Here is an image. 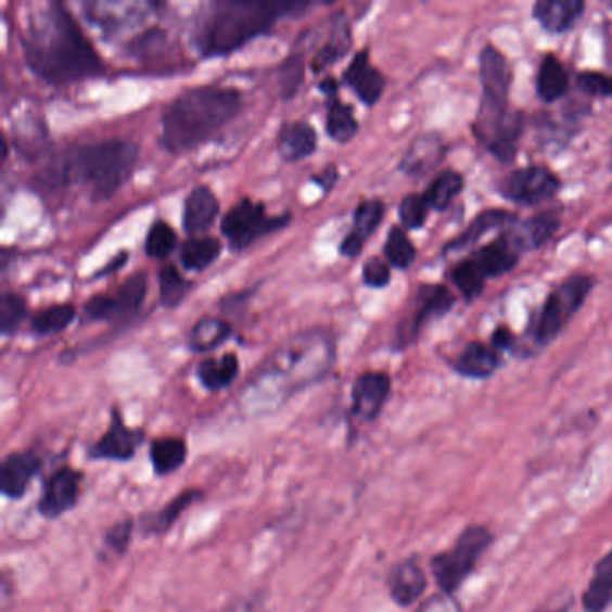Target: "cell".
Listing matches in <instances>:
<instances>
[{
    "label": "cell",
    "mask_w": 612,
    "mask_h": 612,
    "mask_svg": "<svg viewBox=\"0 0 612 612\" xmlns=\"http://www.w3.org/2000/svg\"><path fill=\"white\" fill-rule=\"evenodd\" d=\"M22 52L33 74L49 85L101 78L104 63L78 22L60 2L29 5Z\"/></svg>",
    "instance_id": "cell-1"
},
{
    "label": "cell",
    "mask_w": 612,
    "mask_h": 612,
    "mask_svg": "<svg viewBox=\"0 0 612 612\" xmlns=\"http://www.w3.org/2000/svg\"><path fill=\"white\" fill-rule=\"evenodd\" d=\"M336 358L328 332H304L291 337L243 392V408L252 416H265L284 405L291 395L320 383L331 372Z\"/></svg>",
    "instance_id": "cell-2"
},
{
    "label": "cell",
    "mask_w": 612,
    "mask_h": 612,
    "mask_svg": "<svg viewBox=\"0 0 612 612\" xmlns=\"http://www.w3.org/2000/svg\"><path fill=\"white\" fill-rule=\"evenodd\" d=\"M311 4H271L224 0L208 4L192 26L191 42L202 58H224L271 31L288 15H301Z\"/></svg>",
    "instance_id": "cell-3"
},
{
    "label": "cell",
    "mask_w": 612,
    "mask_h": 612,
    "mask_svg": "<svg viewBox=\"0 0 612 612\" xmlns=\"http://www.w3.org/2000/svg\"><path fill=\"white\" fill-rule=\"evenodd\" d=\"M243 94L230 87H192L167 104L161 119V145L186 153L211 141L243 110Z\"/></svg>",
    "instance_id": "cell-4"
},
{
    "label": "cell",
    "mask_w": 612,
    "mask_h": 612,
    "mask_svg": "<svg viewBox=\"0 0 612 612\" xmlns=\"http://www.w3.org/2000/svg\"><path fill=\"white\" fill-rule=\"evenodd\" d=\"M139 145L130 141L92 142L68 148L49 171L52 182L81 186L94 202H106L130 180Z\"/></svg>",
    "instance_id": "cell-5"
},
{
    "label": "cell",
    "mask_w": 612,
    "mask_h": 612,
    "mask_svg": "<svg viewBox=\"0 0 612 612\" xmlns=\"http://www.w3.org/2000/svg\"><path fill=\"white\" fill-rule=\"evenodd\" d=\"M480 78L483 85L482 104L476 120V136L485 142L503 125L510 89V68L503 54L487 46L480 54Z\"/></svg>",
    "instance_id": "cell-6"
},
{
    "label": "cell",
    "mask_w": 612,
    "mask_h": 612,
    "mask_svg": "<svg viewBox=\"0 0 612 612\" xmlns=\"http://www.w3.org/2000/svg\"><path fill=\"white\" fill-rule=\"evenodd\" d=\"M494 535L482 524H472L458 535L457 543L451 550L442 551L431 559V571L435 576L441 592L452 595L462 587L463 582L471 575L483 553L493 545Z\"/></svg>",
    "instance_id": "cell-7"
},
{
    "label": "cell",
    "mask_w": 612,
    "mask_h": 612,
    "mask_svg": "<svg viewBox=\"0 0 612 612\" xmlns=\"http://www.w3.org/2000/svg\"><path fill=\"white\" fill-rule=\"evenodd\" d=\"M290 221V213L271 216L263 203L243 197L221 219V234L229 241L230 248L241 252L252 246L255 241L284 229Z\"/></svg>",
    "instance_id": "cell-8"
},
{
    "label": "cell",
    "mask_w": 612,
    "mask_h": 612,
    "mask_svg": "<svg viewBox=\"0 0 612 612\" xmlns=\"http://www.w3.org/2000/svg\"><path fill=\"white\" fill-rule=\"evenodd\" d=\"M592 284L595 281L591 277L573 276L551 291L535 329V336L540 345L550 343L561 334L565 323L570 322L571 317L581 309L589 291L592 290Z\"/></svg>",
    "instance_id": "cell-9"
},
{
    "label": "cell",
    "mask_w": 612,
    "mask_h": 612,
    "mask_svg": "<svg viewBox=\"0 0 612 612\" xmlns=\"http://www.w3.org/2000/svg\"><path fill=\"white\" fill-rule=\"evenodd\" d=\"M148 295V276L137 271L128 277L119 290L112 295H95L87 301L84 315L89 322H114L119 318H130L141 311Z\"/></svg>",
    "instance_id": "cell-10"
},
{
    "label": "cell",
    "mask_w": 612,
    "mask_h": 612,
    "mask_svg": "<svg viewBox=\"0 0 612 612\" xmlns=\"http://www.w3.org/2000/svg\"><path fill=\"white\" fill-rule=\"evenodd\" d=\"M559 188H561L559 178L550 169L537 166L510 173L499 183V192L507 200L526 205L550 200L559 192Z\"/></svg>",
    "instance_id": "cell-11"
},
{
    "label": "cell",
    "mask_w": 612,
    "mask_h": 612,
    "mask_svg": "<svg viewBox=\"0 0 612 612\" xmlns=\"http://www.w3.org/2000/svg\"><path fill=\"white\" fill-rule=\"evenodd\" d=\"M142 441L144 433L126 425L119 408H112L109 430L90 446L89 457L92 460H109V462H130L131 458H136Z\"/></svg>",
    "instance_id": "cell-12"
},
{
    "label": "cell",
    "mask_w": 612,
    "mask_h": 612,
    "mask_svg": "<svg viewBox=\"0 0 612 612\" xmlns=\"http://www.w3.org/2000/svg\"><path fill=\"white\" fill-rule=\"evenodd\" d=\"M84 490V472L78 469H56L46 482L42 498L38 501V512L48 519L62 518L78 505Z\"/></svg>",
    "instance_id": "cell-13"
},
{
    "label": "cell",
    "mask_w": 612,
    "mask_h": 612,
    "mask_svg": "<svg viewBox=\"0 0 612 612\" xmlns=\"http://www.w3.org/2000/svg\"><path fill=\"white\" fill-rule=\"evenodd\" d=\"M392 379L384 372H365L354 381L350 416L359 424L378 419L388 400Z\"/></svg>",
    "instance_id": "cell-14"
},
{
    "label": "cell",
    "mask_w": 612,
    "mask_h": 612,
    "mask_svg": "<svg viewBox=\"0 0 612 612\" xmlns=\"http://www.w3.org/2000/svg\"><path fill=\"white\" fill-rule=\"evenodd\" d=\"M42 469V458L33 451H13L0 463V493L5 498L22 499Z\"/></svg>",
    "instance_id": "cell-15"
},
{
    "label": "cell",
    "mask_w": 612,
    "mask_h": 612,
    "mask_svg": "<svg viewBox=\"0 0 612 612\" xmlns=\"http://www.w3.org/2000/svg\"><path fill=\"white\" fill-rule=\"evenodd\" d=\"M343 84L348 89H353L354 94L358 95L361 103L367 106H374L386 87V78L383 73L370 63L369 49L356 52L353 62L343 73Z\"/></svg>",
    "instance_id": "cell-16"
},
{
    "label": "cell",
    "mask_w": 612,
    "mask_h": 612,
    "mask_svg": "<svg viewBox=\"0 0 612 612\" xmlns=\"http://www.w3.org/2000/svg\"><path fill=\"white\" fill-rule=\"evenodd\" d=\"M219 216V200L213 189L196 186L189 192L183 203V230L192 238L202 235L213 227Z\"/></svg>",
    "instance_id": "cell-17"
},
{
    "label": "cell",
    "mask_w": 612,
    "mask_h": 612,
    "mask_svg": "<svg viewBox=\"0 0 612 612\" xmlns=\"http://www.w3.org/2000/svg\"><path fill=\"white\" fill-rule=\"evenodd\" d=\"M153 4H128V2H92L85 5V16L104 31L120 33L125 27L136 26Z\"/></svg>",
    "instance_id": "cell-18"
},
{
    "label": "cell",
    "mask_w": 612,
    "mask_h": 612,
    "mask_svg": "<svg viewBox=\"0 0 612 612\" xmlns=\"http://www.w3.org/2000/svg\"><path fill=\"white\" fill-rule=\"evenodd\" d=\"M318 150L317 130L307 120H290L277 133V151L284 162L306 161Z\"/></svg>",
    "instance_id": "cell-19"
},
{
    "label": "cell",
    "mask_w": 612,
    "mask_h": 612,
    "mask_svg": "<svg viewBox=\"0 0 612 612\" xmlns=\"http://www.w3.org/2000/svg\"><path fill=\"white\" fill-rule=\"evenodd\" d=\"M390 597L400 608H410L425 591V573L417 559H406L388 575Z\"/></svg>",
    "instance_id": "cell-20"
},
{
    "label": "cell",
    "mask_w": 612,
    "mask_h": 612,
    "mask_svg": "<svg viewBox=\"0 0 612 612\" xmlns=\"http://www.w3.org/2000/svg\"><path fill=\"white\" fill-rule=\"evenodd\" d=\"M518 244L510 234L499 235L496 241L483 246L480 252L472 255L471 259L476 265L477 270L482 273L483 279L488 277H499L509 273L519 259Z\"/></svg>",
    "instance_id": "cell-21"
},
{
    "label": "cell",
    "mask_w": 612,
    "mask_h": 612,
    "mask_svg": "<svg viewBox=\"0 0 612 612\" xmlns=\"http://www.w3.org/2000/svg\"><path fill=\"white\" fill-rule=\"evenodd\" d=\"M331 35L328 42L318 49L317 54L313 58L311 68L315 74H322L331 68L334 63L340 62L342 58L347 56L348 51L353 48V33L348 26L347 16L337 13L331 22Z\"/></svg>",
    "instance_id": "cell-22"
},
{
    "label": "cell",
    "mask_w": 612,
    "mask_h": 612,
    "mask_svg": "<svg viewBox=\"0 0 612 612\" xmlns=\"http://www.w3.org/2000/svg\"><path fill=\"white\" fill-rule=\"evenodd\" d=\"M452 307L451 291L444 285H428L422 288L417 301V309L411 318L408 331L405 332V340H413L417 332L421 331L422 326L430 322L431 318H441Z\"/></svg>",
    "instance_id": "cell-23"
},
{
    "label": "cell",
    "mask_w": 612,
    "mask_h": 612,
    "mask_svg": "<svg viewBox=\"0 0 612 612\" xmlns=\"http://www.w3.org/2000/svg\"><path fill=\"white\" fill-rule=\"evenodd\" d=\"M202 498L203 493L200 488L182 490L177 498L164 505L158 512H153V514L142 518V534L148 535V537L166 534L175 526L178 519L182 518L183 512L191 509L192 505Z\"/></svg>",
    "instance_id": "cell-24"
},
{
    "label": "cell",
    "mask_w": 612,
    "mask_h": 612,
    "mask_svg": "<svg viewBox=\"0 0 612 612\" xmlns=\"http://www.w3.org/2000/svg\"><path fill=\"white\" fill-rule=\"evenodd\" d=\"M442 153H444V144H442L441 137L435 133H424V136L417 137L416 141L411 142L410 148L406 150L400 161V169L411 177H421L442 161Z\"/></svg>",
    "instance_id": "cell-25"
},
{
    "label": "cell",
    "mask_w": 612,
    "mask_h": 612,
    "mask_svg": "<svg viewBox=\"0 0 612 612\" xmlns=\"http://www.w3.org/2000/svg\"><path fill=\"white\" fill-rule=\"evenodd\" d=\"M586 4L582 0H540L534 15L548 31L561 33L575 24Z\"/></svg>",
    "instance_id": "cell-26"
},
{
    "label": "cell",
    "mask_w": 612,
    "mask_h": 612,
    "mask_svg": "<svg viewBox=\"0 0 612 612\" xmlns=\"http://www.w3.org/2000/svg\"><path fill=\"white\" fill-rule=\"evenodd\" d=\"M582 603L586 612H605L612 605V550L595 565Z\"/></svg>",
    "instance_id": "cell-27"
},
{
    "label": "cell",
    "mask_w": 612,
    "mask_h": 612,
    "mask_svg": "<svg viewBox=\"0 0 612 612\" xmlns=\"http://www.w3.org/2000/svg\"><path fill=\"white\" fill-rule=\"evenodd\" d=\"M150 460L158 476H167L182 468L188 460V444L180 436L156 438L150 447Z\"/></svg>",
    "instance_id": "cell-28"
},
{
    "label": "cell",
    "mask_w": 612,
    "mask_h": 612,
    "mask_svg": "<svg viewBox=\"0 0 612 612\" xmlns=\"http://www.w3.org/2000/svg\"><path fill=\"white\" fill-rule=\"evenodd\" d=\"M232 336V328L224 318L205 317L194 323L188 336V345L192 353H211L221 347Z\"/></svg>",
    "instance_id": "cell-29"
},
{
    "label": "cell",
    "mask_w": 612,
    "mask_h": 612,
    "mask_svg": "<svg viewBox=\"0 0 612 612\" xmlns=\"http://www.w3.org/2000/svg\"><path fill=\"white\" fill-rule=\"evenodd\" d=\"M499 367V356L496 348L483 345V343H469L463 353L458 356L455 369L468 378H488Z\"/></svg>",
    "instance_id": "cell-30"
},
{
    "label": "cell",
    "mask_w": 612,
    "mask_h": 612,
    "mask_svg": "<svg viewBox=\"0 0 612 612\" xmlns=\"http://www.w3.org/2000/svg\"><path fill=\"white\" fill-rule=\"evenodd\" d=\"M224 244L213 235H196L180 246V263L189 271L207 270L221 255Z\"/></svg>",
    "instance_id": "cell-31"
},
{
    "label": "cell",
    "mask_w": 612,
    "mask_h": 612,
    "mask_svg": "<svg viewBox=\"0 0 612 612\" xmlns=\"http://www.w3.org/2000/svg\"><path fill=\"white\" fill-rule=\"evenodd\" d=\"M239 374V359L234 353H227L219 358L203 359L197 365L200 383L211 392H219L234 383Z\"/></svg>",
    "instance_id": "cell-32"
},
{
    "label": "cell",
    "mask_w": 612,
    "mask_h": 612,
    "mask_svg": "<svg viewBox=\"0 0 612 612\" xmlns=\"http://www.w3.org/2000/svg\"><path fill=\"white\" fill-rule=\"evenodd\" d=\"M561 225V219L553 213L540 214L535 218L524 221L519 229L510 230L509 234L514 239L519 250H532L543 244L556 234Z\"/></svg>",
    "instance_id": "cell-33"
},
{
    "label": "cell",
    "mask_w": 612,
    "mask_h": 612,
    "mask_svg": "<svg viewBox=\"0 0 612 612\" xmlns=\"http://www.w3.org/2000/svg\"><path fill=\"white\" fill-rule=\"evenodd\" d=\"M359 130V123L354 115L350 104H345L340 99L332 98L328 104L326 115V131L332 141L337 144H347L353 141Z\"/></svg>",
    "instance_id": "cell-34"
},
{
    "label": "cell",
    "mask_w": 612,
    "mask_h": 612,
    "mask_svg": "<svg viewBox=\"0 0 612 612\" xmlns=\"http://www.w3.org/2000/svg\"><path fill=\"white\" fill-rule=\"evenodd\" d=\"M568 81L570 79H568V73L561 60L553 54H548L540 63L539 73H537V94L546 103L557 101L565 94Z\"/></svg>",
    "instance_id": "cell-35"
},
{
    "label": "cell",
    "mask_w": 612,
    "mask_h": 612,
    "mask_svg": "<svg viewBox=\"0 0 612 612\" xmlns=\"http://www.w3.org/2000/svg\"><path fill=\"white\" fill-rule=\"evenodd\" d=\"M76 307L73 304H54V306L38 309L31 318V332L37 336H51L74 322Z\"/></svg>",
    "instance_id": "cell-36"
},
{
    "label": "cell",
    "mask_w": 612,
    "mask_h": 612,
    "mask_svg": "<svg viewBox=\"0 0 612 612\" xmlns=\"http://www.w3.org/2000/svg\"><path fill=\"white\" fill-rule=\"evenodd\" d=\"M514 216L507 213V211H485V213L477 214L476 218L472 219L466 232L452 239L451 243L447 244V250L466 248L469 244L476 243L477 239L483 234H487L488 230L499 229L507 224H512Z\"/></svg>",
    "instance_id": "cell-37"
},
{
    "label": "cell",
    "mask_w": 612,
    "mask_h": 612,
    "mask_svg": "<svg viewBox=\"0 0 612 612\" xmlns=\"http://www.w3.org/2000/svg\"><path fill=\"white\" fill-rule=\"evenodd\" d=\"M192 282L177 270V266L167 265L158 271V291H161V304L166 309H175L180 306L191 291Z\"/></svg>",
    "instance_id": "cell-38"
},
{
    "label": "cell",
    "mask_w": 612,
    "mask_h": 612,
    "mask_svg": "<svg viewBox=\"0 0 612 612\" xmlns=\"http://www.w3.org/2000/svg\"><path fill=\"white\" fill-rule=\"evenodd\" d=\"M306 78V67H304V54L302 52H291L285 56L281 67L277 71V84H279V95L284 101H291L298 94L302 84Z\"/></svg>",
    "instance_id": "cell-39"
},
{
    "label": "cell",
    "mask_w": 612,
    "mask_h": 612,
    "mask_svg": "<svg viewBox=\"0 0 612 612\" xmlns=\"http://www.w3.org/2000/svg\"><path fill=\"white\" fill-rule=\"evenodd\" d=\"M463 189V177L457 171H446L438 175V177L433 180L430 189L425 192V202L430 207L436 208V211H444V208L449 207V203L452 202V197L457 196L458 192Z\"/></svg>",
    "instance_id": "cell-40"
},
{
    "label": "cell",
    "mask_w": 612,
    "mask_h": 612,
    "mask_svg": "<svg viewBox=\"0 0 612 612\" xmlns=\"http://www.w3.org/2000/svg\"><path fill=\"white\" fill-rule=\"evenodd\" d=\"M384 255L388 259V265L395 266L399 270H406L413 265L417 250L411 243V239L406 234V230L400 229V227H394L390 230L386 244H384Z\"/></svg>",
    "instance_id": "cell-41"
},
{
    "label": "cell",
    "mask_w": 612,
    "mask_h": 612,
    "mask_svg": "<svg viewBox=\"0 0 612 612\" xmlns=\"http://www.w3.org/2000/svg\"><path fill=\"white\" fill-rule=\"evenodd\" d=\"M178 235L166 221H155L145 235L144 252L151 259H166L177 248Z\"/></svg>",
    "instance_id": "cell-42"
},
{
    "label": "cell",
    "mask_w": 612,
    "mask_h": 612,
    "mask_svg": "<svg viewBox=\"0 0 612 612\" xmlns=\"http://www.w3.org/2000/svg\"><path fill=\"white\" fill-rule=\"evenodd\" d=\"M27 317V304L18 293L5 291L0 296V332L2 336H10Z\"/></svg>",
    "instance_id": "cell-43"
},
{
    "label": "cell",
    "mask_w": 612,
    "mask_h": 612,
    "mask_svg": "<svg viewBox=\"0 0 612 612\" xmlns=\"http://www.w3.org/2000/svg\"><path fill=\"white\" fill-rule=\"evenodd\" d=\"M384 216V203L379 200H367L359 203L354 213V234L367 241L370 235L374 234Z\"/></svg>",
    "instance_id": "cell-44"
},
{
    "label": "cell",
    "mask_w": 612,
    "mask_h": 612,
    "mask_svg": "<svg viewBox=\"0 0 612 612\" xmlns=\"http://www.w3.org/2000/svg\"><path fill=\"white\" fill-rule=\"evenodd\" d=\"M451 279L455 284H457L458 290L462 291L463 296L472 301L476 298L483 291V279L482 273L477 270L476 265L472 263V259L462 260L458 263L451 271Z\"/></svg>",
    "instance_id": "cell-45"
},
{
    "label": "cell",
    "mask_w": 612,
    "mask_h": 612,
    "mask_svg": "<svg viewBox=\"0 0 612 612\" xmlns=\"http://www.w3.org/2000/svg\"><path fill=\"white\" fill-rule=\"evenodd\" d=\"M428 202L422 194H408L399 205V218L406 229H421L428 218Z\"/></svg>",
    "instance_id": "cell-46"
},
{
    "label": "cell",
    "mask_w": 612,
    "mask_h": 612,
    "mask_svg": "<svg viewBox=\"0 0 612 612\" xmlns=\"http://www.w3.org/2000/svg\"><path fill=\"white\" fill-rule=\"evenodd\" d=\"M133 521L125 519L115 523L112 528L104 534V551L112 553V556H125L128 546L131 543V532H133Z\"/></svg>",
    "instance_id": "cell-47"
},
{
    "label": "cell",
    "mask_w": 612,
    "mask_h": 612,
    "mask_svg": "<svg viewBox=\"0 0 612 612\" xmlns=\"http://www.w3.org/2000/svg\"><path fill=\"white\" fill-rule=\"evenodd\" d=\"M578 85L587 94L597 98H609L612 95V76L602 73H582L578 76Z\"/></svg>",
    "instance_id": "cell-48"
},
{
    "label": "cell",
    "mask_w": 612,
    "mask_h": 612,
    "mask_svg": "<svg viewBox=\"0 0 612 612\" xmlns=\"http://www.w3.org/2000/svg\"><path fill=\"white\" fill-rule=\"evenodd\" d=\"M392 279L390 266L381 257H370L364 265V282L370 288H384Z\"/></svg>",
    "instance_id": "cell-49"
},
{
    "label": "cell",
    "mask_w": 612,
    "mask_h": 612,
    "mask_svg": "<svg viewBox=\"0 0 612 612\" xmlns=\"http://www.w3.org/2000/svg\"><path fill=\"white\" fill-rule=\"evenodd\" d=\"M214 612H266L265 598L259 595L234 598L232 602L225 603L224 608Z\"/></svg>",
    "instance_id": "cell-50"
},
{
    "label": "cell",
    "mask_w": 612,
    "mask_h": 612,
    "mask_svg": "<svg viewBox=\"0 0 612 612\" xmlns=\"http://www.w3.org/2000/svg\"><path fill=\"white\" fill-rule=\"evenodd\" d=\"M417 612H462V608L452 595L441 592V595L428 598Z\"/></svg>",
    "instance_id": "cell-51"
},
{
    "label": "cell",
    "mask_w": 612,
    "mask_h": 612,
    "mask_svg": "<svg viewBox=\"0 0 612 612\" xmlns=\"http://www.w3.org/2000/svg\"><path fill=\"white\" fill-rule=\"evenodd\" d=\"M365 241L354 232H348L340 243V254L345 255L348 259H356L364 252Z\"/></svg>",
    "instance_id": "cell-52"
},
{
    "label": "cell",
    "mask_w": 612,
    "mask_h": 612,
    "mask_svg": "<svg viewBox=\"0 0 612 612\" xmlns=\"http://www.w3.org/2000/svg\"><path fill=\"white\" fill-rule=\"evenodd\" d=\"M337 178H340L337 167L331 164V166L326 167V169H322L318 175H315L311 180L317 183L318 188L322 189L323 192H329L336 186Z\"/></svg>",
    "instance_id": "cell-53"
},
{
    "label": "cell",
    "mask_w": 612,
    "mask_h": 612,
    "mask_svg": "<svg viewBox=\"0 0 612 612\" xmlns=\"http://www.w3.org/2000/svg\"><path fill=\"white\" fill-rule=\"evenodd\" d=\"M493 343L494 348H509L510 343H512V336H510V332L507 329H499V331L494 332Z\"/></svg>",
    "instance_id": "cell-54"
},
{
    "label": "cell",
    "mask_w": 612,
    "mask_h": 612,
    "mask_svg": "<svg viewBox=\"0 0 612 612\" xmlns=\"http://www.w3.org/2000/svg\"><path fill=\"white\" fill-rule=\"evenodd\" d=\"M318 89H320V92H323V94L329 95V99H331V95L332 98H336L337 79L328 76V78H323L322 81H320Z\"/></svg>",
    "instance_id": "cell-55"
},
{
    "label": "cell",
    "mask_w": 612,
    "mask_h": 612,
    "mask_svg": "<svg viewBox=\"0 0 612 612\" xmlns=\"http://www.w3.org/2000/svg\"><path fill=\"white\" fill-rule=\"evenodd\" d=\"M125 263H126V254H125V252H123V254L117 255V257H115V259L112 260V263H110V265L106 266V268H104V270L98 271V276H95V277L110 276V273H112V271L119 270L120 266L125 265Z\"/></svg>",
    "instance_id": "cell-56"
},
{
    "label": "cell",
    "mask_w": 612,
    "mask_h": 612,
    "mask_svg": "<svg viewBox=\"0 0 612 612\" xmlns=\"http://www.w3.org/2000/svg\"><path fill=\"white\" fill-rule=\"evenodd\" d=\"M534 612H570L568 605H550V608H540Z\"/></svg>",
    "instance_id": "cell-57"
}]
</instances>
